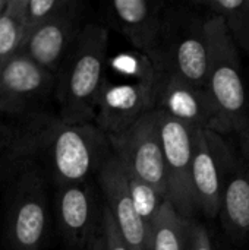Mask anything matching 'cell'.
<instances>
[{
	"mask_svg": "<svg viewBox=\"0 0 249 250\" xmlns=\"http://www.w3.org/2000/svg\"><path fill=\"white\" fill-rule=\"evenodd\" d=\"M109 35L106 26L87 23L62 63L56 85L60 122L66 125L91 123L104 81Z\"/></svg>",
	"mask_w": 249,
	"mask_h": 250,
	"instance_id": "obj_1",
	"label": "cell"
},
{
	"mask_svg": "<svg viewBox=\"0 0 249 250\" xmlns=\"http://www.w3.org/2000/svg\"><path fill=\"white\" fill-rule=\"evenodd\" d=\"M150 62L157 79L173 76L189 85L205 88L208 42L204 21L179 12H164L160 38Z\"/></svg>",
	"mask_w": 249,
	"mask_h": 250,
	"instance_id": "obj_2",
	"label": "cell"
},
{
	"mask_svg": "<svg viewBox=\"0 0 249 250\" xmlns=\"http://www.w3.org/2000/svg\"><path fill=\"white\" fill-rule=\"evenodd\" d=\"M208 42V72L205 89L213 97L225 132L247 127V95L241 78V62L225 19L211 16L204 21Z\"/></svg>",
	"mask_w": 249,
	"mask_h": 250,
	"instance_id": "obj_3",
	"label": "cell"
},
{
	"mask_svg": "<svg viewBox=\"0 0 249 250\" xmlns=\"http://www.w3.org/2000/svg\"><path fill=\"white\" fill-rule=\"evenodd\" d=\"M44 145L57 186L88 182L112 155L109 136L95 125L56 123Z\"/></svg>",
	"mask_w": 249,
	"mask_h": 250,
	"instance_id": "obj_4",
	"label": "cell"
},
{
	"mask_svg": "<svg viewBox=\"0 0 249 250\" xmlns=\"http://www.w3.org/2000/svg\"><path fill=\"white\" fill-rule=\"evenodd\" d=\"M109 142L112 155L120 163L125 173L145 182L167 201L157 110L153 108L142 114L125 132L109 135Z\"/></svg>",
	"mask_w": 249,
	"mask_h": 250,
	"instance_id": "obj_5",
	"label": "cell"
},
{
	"mask_svg": "<svg viewBox=\"0 0 249 250\" xmlns=\"http://www.w3.org/2000/svg\"><path fill=\"white\" fill-rule=\"evenodd\" d=\"M157 114L166 170L167 202L182 218L191 220L197 211L192 189L194 129L160 110H157Z\"/></svg>",
	"mask_w": 249,
	"mask_h": 250,
	"instance_id": "obj_6",
	"label": "cell"
},
{
	"mask_svg": "<svg viewBox=\"0 0 249 250\" xmlns=\"http://www.w3.org/2000/svg\"><path fill=\"white\" fill-rule=\"evenodd\" d=\"M48 226L44 180L34 171L18 180L6 218V239L10 250H40Z\"/></svg>",
	"mask_w": 249,
	"mask_h": 250,
	"instance_id": "obj_7",
	"label": "cell"
},
{
	"mask_svg": "<svg viewBox=\"0 0 249 250\" xmlns=\"http://www.w3.org/2000/svg\"><path fill=\"white\" fill-rule=\"evenodd\" d=\"M232 155L219 133L194 129L192 133V189L197 204L205 217L220 212L222 193Z\"/></svg>",
	"mask_w": 249,
	"mask_h": 250,
	"instance_id": "obj_8",
	"label": "cell"
},
{
	"mask_svg": "<svg viewBox=\"0 0 249 250\" xmlns=\"http://www.w3.org/2000/svg\"><path fill=\"white\" fill-rule=\"evenodd\" d=\"M81 15V3L65 0L63 6L48 21L22 41L16 54L29 57L34 63L54 75L82 29Z\"/></svg>",
	"mask_w": 249,
	"mask_h": 250,
	"instance_id": "obj_9",
	"label": "cell"
},
{
	"mask_svg": "<svg viewBox=\"0 0 249 250\" xmlns=\"http://www.w3.org/2000/svg\"><path fill=\"white\" fill-rule=\"evenodd\" d=\"M154 105L156 78L138 79L134 83H114L104 79L95 104V126L107 136L122 133Z\"/></svg>",
	"mask_w": 249,
	"mask_h": 250,
	"instance_id": "obj_10",
	"label": "cell"
},
{
	"mask_svg": "<svg viewBox=\"0 0 249 250\" xmlns=\"http://www.w3.org/2000/svg\"><path fill=\"white\" fill-rule=\"evenodd\" d=\"M154 108L191 126L216 133L225 132L219 108L205 88L189 85L178 78H156Z\"/></svg>",
	"mask_w": 249,
	"mask_h": 250,
	"instance_id": "obj_11",
	"label": "cell"
},
{
	"mask_svg": "<svg viewBox=\"0 0 249 250\" xmlns=\"http://www.w3.org/2000/svg\"><path fill=\"white\" fill-rule=\"evenodd\" d=\"M56 208L66 245L75 250L87 248L97 234L98 223L97 196L90 180L57 186Z\"/></svg>",
	"mask_w": 249,
	"mask_h": 250,
	"instance_id": "obj_12",
	"label": "cell"
},
{
	"mask_svg": "<svg viewBox=\"0 0 249 250\" xmlns=\"http://www.w3.org/2000/svg\"><path fill=\"white\" fill-rule=\"evenodd\" d=\"M97 174L106 199V207L128 249L150 250V231L134 209L128 193L126 173L120 163L110 155Z\"/></svg>",
	"mask_w": 249,
	"mask_h": 250,
	"instance_id": "obj_13",
	"label": "cell"
},
{
	"mask_svg": "<svg viewBox=\"0 0 249 250\" xmlns=\"http://www.w3.org/2000/svg\"><path fill=\"white\" fill-rule=\"evenodd\" d=\"M54 75L23 54L0 63V111L21 113L53 85Z\"/></svg>",
	"mask_w": 249,
	"mask_h": 250,
	"instance_id": "obj_14",
	"label": "cell"
},
{
	"mask_svg": "<svg viewBox=\"0 0 249 250\" xmlns=\"http://www.w3.org/2000/svg\"><path fill=\"white\" fill-rule=\"evenodd\" d=\"M107 16L132 47L150 60L163 26V4L147 0H116L107 4Z\"/></svg>",
	"mask_w": 249,
	"mask_h": 250,
	"instance_id": "obj_15",
	"label": "cell"
},
{
	"mask_svg": "<svg viewBox=\"0 0 249 250\" xmlns=\"http://www.w3.org/2000/svg\"><path fill=\"white\" fill-rule=\"evenodd\" d=\"M230 161L225 180L220 212L225 224L238 234L249 233V176L247 170Z\"/></svg>",
	"mask_w": 249,
	"mask_h": 250,
	"instance_id": "obj_16",
	"label": "cell"
},
{
	"mask_svg": "<svg viewBox=\"0 0 249 250\" xmlns=\"http://www.w3.org/2000/svg\"><path fill=\"white\" fill-rule=\"evenodd\" d=\"M188 221L164 201L150 233V250H186Z\"/></svg>",
	"mask_w": 249,
	"mask_h": 250,
	"instance_id": "obj_17",
	"label": "cell"
},
{
	"mask_svg": "<svg viewBox=\"0 0 249 250\" xmlns=\"http://www.w3.org/2000/svg\"><path fill=\"white\" fill-rule=\"evenodd\" d=\"M201 4L225 19L233 42L249 56V0H210Z\"/></svg>",
	"mask_w": 249,
	"mask_h": 250,
	"instance_id": "obj_18",
	"label": "cell"
},
{
	"mask_svg": "<svg viewBox=\"0 0 249 250\" xmlns=\"http://www.w3.org/2000/svg\"><path fill=\"white\" fill-rule=\"evenodd\" d=\"M26 0H7L0 16V63L15 56L25 37Z\"/></svg>",
	"mask_w": 249,
	"mask_h": 250,
	"instance_id": "obj_19",
	"label": "cell"
},
{
	"mask_svg": "<svg viewBox=\"0 0 249 250\" xmlns=\"http://www.w3.org/2000/svg\"><path fill=\"white\" fill-rule=\"evenodd\" d=\"M126 180H128V193L134 205V209L141 218V221L144 223V226L147 227V230L151 233L153 223L166 199L154 188H151L150 185H147L145 182L136 177L126 174Z\"/></svg>",
	"mask_w": 249,
	"mask_h": 250,
	"instance_id": "obj_20",
	"label": "cell"
},
{
	"mask_svg": "<svg viewBox=\"0 0 249 250\" xmlns=\"http://www.w3.org/2000/svg\"><path fill=\"white\" fill-rule=\"evenodd\" d=\"M65 0H26L25 6V37L40 25L48 21L62 6Z\"/></svg>",
	"mask_w": 249,
	"mask_h": 250,
	"instance_id": "obj_21",
	"label": "cell"
},
{
	"mask_svg": "<svg viewBox=\"0 0 249 250\" xmlns=\"http://www.w3.org/2000/svg\"><path fill=\"white\" fill-rule=\"evenodd\" d=\"M101 233L104 236L106 250H129L125 245L107 207H104L101 212Z\"/></svg>",
	"mask_w": 249,
	"mask_h": 250,
	"instance_id": "obj_22",
	"label": "cell"
},
{
	"mask_svg": "<svg viewBox=\"0 0 249 250\" xmlns=\"http://www.w3.org/2000/svg\"><path fill=\"white\" fill-rule=\"evenodd\" d=\"M186 250H213L211 239L205 227L189 220L188 221V245Z\"/></svg>",
	"mask_w": 249,
	"mask_h": 250,
	"instance_id": "obj_23",
	"label": "cell"
},
{
	"mask_svg": "<svg viewBox=\"0 0 249 250\" xmlns=\"http://www.w3.org/2000/svg\"><path fill=\"white\" fill-rule=\"evenodd\" d=\"M85 250H106V243H104V236L103 233H97V236L88 243Z\"/></svg>",
	"mask_w": 249,
	"mask_h": 250,
	"instance_id": "obj_24",
	"label": "cell"
},
{
	"mask_svg": "<svg viewBox=\"0 0 249 250\" xmlns=\"http://www.w3.org/2000/svg\"><path fill=\"white\" fill-rule=\"evenodd\" d=\"M242 149H244V157H245V161H247V173L249 176V129L245 130L244 133V141H242Z\"/></svg>",
	"mask_w": 249,
	"mask_h": 250,
	"instance_id": "obj_25",
	"label": "cell"
},
{
	"mask_svg": "<svg viewBox=\"0 0 249 250\" xmlns=\"http://www.w3.org/2000/svg\"><path fill=\"white\" fill-rule=\"evenodd\" d=\"M6 4H7V0H0V16H1V13L4 12Z\"/></svg>",
	"mask_w": 249,
	"mask_h": 250,
	"instance_id": "obj_26",
	"label": "cell"
}]
</instances>
